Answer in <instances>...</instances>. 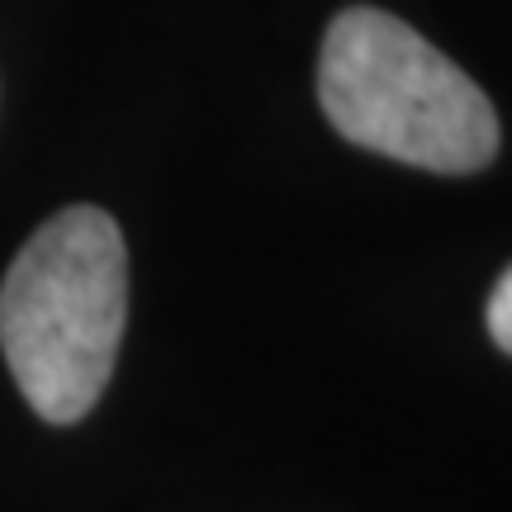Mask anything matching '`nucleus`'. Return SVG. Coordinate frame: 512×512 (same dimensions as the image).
I'll return each instance as SVG.
<instances>
[{
  "label": "nucleus",
  "mask_w": 512,
  "mask_h": 512,
  "mask_svg": "<svg viewBox=\"0 0 512 512\" xmlns=\"http://www.w3.org/2000/svg\"><path fill=\"white\" fill-rule=\"evenodd\" d=\"M128 318L119 223L72 204L38 228L0 285V351L38 418L76 422L105 394Z\"/></svg>",
  "instance_id": "f257e3e1"
},
{
  "label": "nucleus",
  "mask_w": 512,
  "mask_h": 512,
  "mask_svg": "<svg viewBox=\"0 0 512 512\" xmlns=\"http://www.w3.org/2000/svg\"><path fill=\"white\" fill-rule=\"evenodd\" d=\"M318 100L347 143L422 171L465 176L498 152L489 95L418 29L370 5L332 19L318 57Z\"/></svg>",
  "instance_id": "f03ea898"
},
{
  "label": "nucleus",
  "mask_w": 512,
  "mask_h": 512,
  "mask_svg": "<svg viewBox=\"0 0 512 512\" xmlns=\"http://www.w3.org/2000/svg\"><path fill=\"white\" fill-rule=\"evenodd\" d=\"M484 318H489V337L498 342V351H508L512 356V266L503 271V280L494 285V294H489Z\"/></svg>",
  "instance_id": "7ed1b4c3"
}]
</instances>
